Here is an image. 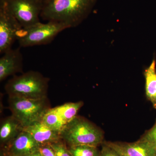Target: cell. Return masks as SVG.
Masks as SVG:
<instances>
[{"instance_id": "9a60e30c", "label": "cell", "mask_w": 156, "mask_h": 156, "mask_svg": "<svg viewBox=\"0 0 156 156\" xmlns=\"http://www.w3.org/2000/svg\"><path fill=\"white\" fill-rule=\"evenodd\" d=\"M41 122L48 128L59 132L66 124L62 118L52 108L46 113Z\"/></svg>"}, {"instance_id": "3957f363", "label": "cell", "mask_w": 156, "mask_h": 156, "mask_svg": "<svg viewBox=\"0 0 156 156\" xmlns=\"http://www.w3.org/2000/svg\"><path fill=\"white\" fill-rule=\"evenodd\" d=\"M62 140L71 146L98 147L104 142L103 131L89 120L77 115L60 132Z\"/></svg>"}, {"instance_id": "ffe728a7", "label": "cell", "mask_w": 156, "mask_h": 156, "mask_svg": "<svg viewBox=\"0 0 156 156\" xmlns=\"http://www.w3.org/2000/svg\"><path fill=\"white\" fill-rule=\"evenodd\" d=\"M39 151L44 156H55L53 150L49 145L41 146Z\"/></svg>"}, {"instance_id": "2e32d148", "label": "cell", "mask_w": 156, "mask_h": 156, "mask_svg": "<svg viewBox=\"0 0 156 156\" xmlns=\"http://www.w3.org/2000/svg\"><path fill=\"white\" fill-rule=\"evenodd\" d=\"M72 156H99L100 150L97 147L90 145H78L69 147Z\"/></svg>"}, {"instance_id": "30bf717a", "label": "cell", "mask_w": 156, "mask_h": 156, "mask_svg": "<svg viewBox=\"0 0 156 156\" xmlns=\"http://www.w3.org/2000/svg\"><path fill=\"white\" fill-rule=\"evenodd\" d=\"M41 145L24 130L8 146L10 156H27L38 151Z\"/></svg>"}, {"instance_id": "7402d4cb", "label": "cell", "mask_w": 156, "mask_h": 156, "mask_svg": "<svg viewBox=\"0 0 156 156\" xmlns=\"http://www.w3.org/2000/svg\"><path fill=\"white\" fill-rule=\"evenodd\" d=\"M121 154V156H128L125 155L121 154Z\"/></svg>"}, {"instance_id": "52a82bcc", "label": "cell", "mask_w": 156, "mask_h": 156, "mask_svg": "<svg viewBox=\"0 0 156 156\" xmlns=\"http://www.w3.org/2000/svg\"><path fill=\"white\" fill-rule=\"evenodd\" d=\"M23 27L3 4L0 3V53L12 48L17 35Z\"/></svg>"}, {"instance_id": "8fae6325", "label": "cell", "mask_w": 156, "mask_h": 156, "mask_svg": "<svg viewBox=\"0 0 156 156\" xmlns=\"http://www.w3.org/2000/svg\"><path fill=\"white\" fill-rule=\"evenodd\" d=\"M41 146L50 145L61 140L60 132L52 130L41 122L23 128Z\"/></svg>"}, {"instance_id": "5b68a950", "label": "cell", "mask_w": 156, "mask_h": 156, "mask_svg": "<svg viewBox=\"0 0 156 156\" xmlns=\"http://www.w3.org/2000/svg\"><path fill=\"white\" fill-rule=\"evenodd\" d=\"M67 28L69 27L61 23L40 22L27 28L21 29L17 35V40L20 46L23 48L47 44L59 33Z\"/></svg>"}, {"instance_id": "44dd1931", "label": "cell", "mask_w": 156, "mask_h": 156, "mask_svg": "<svg viewBox=\"0 0 156 156\" xmlns=\"http://www.w3.org/2000/svg\"><path fill=\"white\" fill-rule=\"evenodd\" d=\"M27 156H44L41 152L40 151L36 152L34 153L31 154Z\"/></svg>"}, {"instance_id": "6da1fadb", "label": "cell", "mask_w": 156, "mask_h": 156, "mask_svg": "<svg viewBox=\"0 0 156 156\" xmlns=\"http://www.w3.org/2000/svg\"><path fill=\"white\" fill-rule=\"evenodd\" d=\"M96 0H44L41 17L75 27L91 13Z\"/></svg>"}, {"instance_id": "9c48e42d", "label": "cell", "mask_w": 156, "mask_h": 156, "mask_svg": "<svg viewBox=\"0 0 156 156\" xmlns=\"http://www.w3.org/2000/svg\"><path fill=\"white\" fill-rule=\"evenodd\" d=\"M23 67V58L20 49L8 50L0 58V81H4L9 76L21 72Z\"/></svg>"}, {"instance_id": "7c38bea8", "label": "cell", "mask_w": 156, "mask_h": 156, "mask_svg": "<svg viewBox=\"0 0 156 156\" xmlns=\"http://www.w3.org/2000/svg\"><path fill=\"white\" fill-rule=\"evenodd\" d=\"M23 126L12 115L2 120L0 126V142L1 144L10 145L23 131Z\"/></svg>"}, {"instance_id": "5bb4252c", "label": "cell", "mask_w": 156, "mask_h": 156, "mask_svg": "<svg viewBox=\"0 0 156 156\" xmlns=\"http://www.w3.org/2000/svg\"><path fill=\"white\" fill-rule=\"evenodd\" d=\"M83 101L68 102L52 108L67 124L77 116L78 112L83 105Z\"/></svg>"}, {"instance_id": "d6986e66", "label": "cell", "mask_w": 156, "mask_h": 156, "mask_svg": "<svg viewBox=\"0 0 156 156\" xmlns=\"http://www.w3.org/2000/svg\"><path fill=\"white\" fill-rule=\"evenodd\" d=\"M99 156H122L118 151L104 142Z\"/></svg>"}, {"instance_id": "ac0fdd59", "label": "cell", "mask_w": 156, "mask_h": 156, "mask_svg": "<svg viewBox=\"0 0 156 156\" xmlns=\"http://www.w3.org/2000/svg\"><path fill=\"white\" fill-rule=\"evenodd\" d=\"M141 138L150 143L156 147V121L152 128L146 131Z\"/></svg>"}, {"instance_id": "7a4b0ae2", "label": "cell", "mask_w": 156, "mask_h": 156, "mask_svg": "<svg viewBox=\"0 0 156 156\" xmlns=\"http://www.w3.org/2000/svg\"><path fill=\"white\" fill-rule=\"evenodd\" d=\"M49 80L41 73L30 71L10 79L5 85V90L9 96L30 99L45 98L48 97Z\"/></svg>"}, {"instance_id": "cb8c5ba5", "label": "cell", "mask_w": 156, "mask_h": 156, "mask_svg": "<svg viewBox=\"0 0 156 156\" xmlns=\"http://www.w3.org/2000/svg\"><path fill=\"white\" fill-rule=\"evenodd\" d=\"M43 1H44V0H43Z\"/></svg>"}, {"instance_id": "603a6c76", "label": "cell", "mask_w": 156, "mask_h": 156, "mask_svg": "<svg viewBox=\"0 0 156 156\" xmlns=\"http://www.w3.org/2000/svg\"><path fill=\"white\" fill-rule=\"evenodd\" d=\"M3 156V155H2V156Z\"/></svg>"}, {"instance_id": "d4e9b609", "label": "cell", "mask_w": 156, "mask_h": 156, "mask_svg": "<svg viewBox=\"0 0 156 156\" xmlns=\"http://www.w3.org/2000/svg\"><path fill=\"white\" fill-rule=\"evenodd\" d=\"M155 156H156V155H155Z\"/></svg>"}, {"instance_id": "ba28073f", "label": "cell", "mask_w": 156, "mask_h": 156, "mask_svg": "<svg viewBox=\"0 0 156 156\" xmlns=\"http://www.w3.org/2000/svg\"><path fill=\"white\" fill-rule=\"evenodd\" d=\"M121 154L128 156H155L156 147L140 138L133 143L105 142Z\"/></svg>"}, {"instance_id": "277c9868", "label": "cell", "mask_w": 156, "mask_h": 156, "mask_svg": "<svg viewBox=\"0 0 156 156\" xmlns=\"http://www.w3.org/2000/svg\"><path fill=\"white\" fill-rule=\"evenodd\" d=\"M9 108L12 115L23 128L41 122L50 105L48 97L41 99H30L9 96Z\"/></svg>"}, {"instance_id": "4fadbf2b", "label": "cell", "mask_w": 156, "mask_h": 156, "mask_svg": "<svg viewBox=\"0 0 156 156\" xmlns=\"http://www.w3.org/2000/svg\"><path fill=\"white\" fill-rule=\"evenodd\" d=\"M156 61L154 59L150 66L144 70L146 95L148 100L156 109Z\"/></svg>"}, {"instance_id": "e0dca14e", "label": "cell", "mask_w": 156, "mask_h": 156, "mask_svg": "<svg viewBox=\"0 0 156 156\" xmlns=\"http://www.w3.org/2000/svg\"><path fill=\"white\" fill-rule=\"evenodd\" d=\"M61 140L62 139L49 145L53 150L55 156H72L69 150Z\"/></svg>"}, {"instance_id": "8992f818", "label": "cell", "mask_w": 156, "mask_h": 156, "mask_svg": "<svg viewBox=\"0 0 156 156\" xmlns=\"http://www.w3.org/2000/svg\"><path fill=\"white\" fill-rule=\"evenodd\" d=\"M0 3L17 20L23 28L40 22L43 0H0Z\"/></svg>"}]
</instances>
